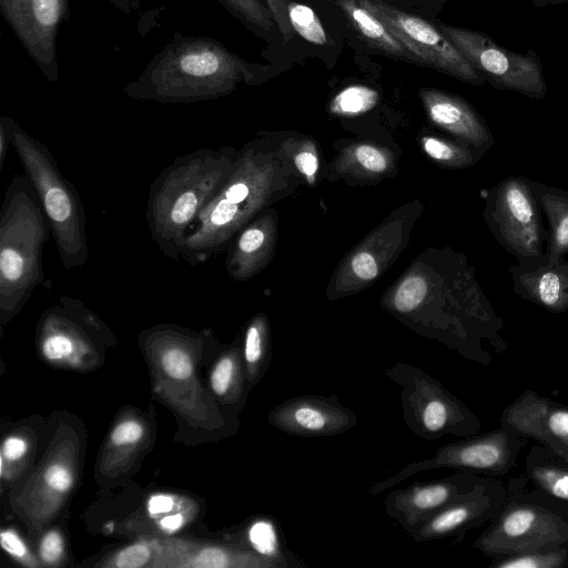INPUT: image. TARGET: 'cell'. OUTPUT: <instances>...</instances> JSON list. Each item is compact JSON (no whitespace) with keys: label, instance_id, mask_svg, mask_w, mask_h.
Wrapping results in <instances>:
<instances>
[{"label":"cell","instance_id":"19","mask_svg":"<svg viewBox=\"0 0 568 568\" xmlns=\"http://www.w3.org/2000/svg\"><path fill=\"white\" fill-rule=\"evenodd\" d=\"M480 488L475 486L469 493L428 518L409 536L416 542H425L456 535L473 526L488 507Z\"/></svg>","mask_w":568,"mask_h":568},{"label":"cell","instance_id":"28","mask_svg":"<svg viewBox=\"0 0 568 568\" xmlns=\"http://www.w3.org/2000/svg\"><path fill=\"white\" fill-rule=\"evenodd\" d=\"M427 292L426 280L419 275H410L397 286L392 297V306L398 313H410L424 302Z\"/></svg>","mask_w":568,"mask_h":568},{"label":"cell","instance_id":"40","mask_svg":"<svg viewBox=\"0 0 568 568\" xmlns=\"http://www.w3.org/2000/svg\"><path fill=\"white\" fill-rule=\"evenodd\" d=\"M197 566L202 567H225L230 566L227 554L220 548L204 549L197 557Z\"/></svg>","mask_w":568,"mask_h":568},{"label":"cell","instance_id":"22","mask_svg":"<svg viewBox=\"0 0 568 568\" xmlns=\"http://www.w3.org/2000/svg\"><path fill=\"white\" fill-rule=\"evenodd\" d=\"M246 538L252 550L272 562L275 568L304 567L285 547L280 527L272 518L260 517L253 520L247 528Z\"/></svg>","mask_w":568,"mask_h":568},{"label":"cell","instance_id":"33","mask_svg":"<svg viewBox=\"0 0 568 568\" xmlns=\"http://www.w3.org/2000/svg\"><path fill=\"white\" fill-rule=\"evenodd\" d=\"M355 162L366 172L379 174L388 168V159L384 151L371 145L359 144L353 151Z\"/></svg>","mask_w":568,"mask_h":568},{"label":"cell","instance_id":"35","mask_svg":"<svg viewBox=\"0 0 568 568\" xmlns=\"http://www.w3.org/2000/svg\"><path fill=\"white\" fill-rule=\"evenodd\" d=\"M351 268L363 281H372L378 274V265L375 257L366 251H359L353 255Z\"/></svg>","mask_w":568,"mask_h":568},{"label":"cell","instance_id":"12","mask_svg":"<svg viewBox=\"0 0 568 568\" xmlns=\"http://www.w3.org/2000/svg\"><path fill=\"white\" fill-rule=\"evenodd\" d=\"M508 444L507 434L504 432H495L481 437L450 443L439 447L433 457L410 463L390 477L375 483L368 493L371 496H376L413 475L430 469L501 470L510 458Z\"/></svg>","mask_w":568,"mask_h":568},{"label":"cell","instance_id":"16","mask_svg":"<svg viewBox=\"0 0 568 568\" xmlns=\"http://www.w3.org/2000/svg\"><path fill=\"white\" fill-rule=\"evenodd\" d=\"M429 120L438 128L484 154L495 138L480 114L464 99L433 88L419 90Z\"/></svg>","mask_w":568,"mask_h":568},{"label":"cell","instance_id":"21","mask_svg":"<svg viewBox=\"0 0 568 568\" xmlns=\"http://www.w3.org/2000/svg\"><path fill=\"white\" fill-rule=\"evenodd\" d=\"M351 26L374 48L384 54L419 64L418 60L387 29L385 23L357 0H337Z\"/></svg>","mask_w":568,"mask_h":568},{"label":"cell","instance_id":"46","mask_svg":"<svg viewBox=\"0 0 568 568\" xmlns=\"http://www.w3.org/2000/svg\"><path fill=\"white\" fill-rule=\"evenodd\" d=\"M11 144L9 134L2 123H0V172L6 162V158L9 151V145Z\"/></svg>","mask_w":568,"mask_h":568},{"label":"cell","instance_id":"23","mask_svg":"<svg viewBox=\"0 0 568 568\" xmlns=\"http://www.w3.org/2000/svg\"><path fill=\"white\" fill-rule=\"evenodd\" d=\"M273 20L285 19L291 28L305 41L323 45L327 34L315 11L303 3L290 0H265Z\"/></svg>","mask_w":568,"mask_h":568},{"label":"cell","instance_id":"1","mask_svg":"<svg viewBox=\"0 0 568 568\" xmlns=\"http://www.w3.org/2000/svg\"><path fill=\"white\" fill-rule=\"evenodd\" d=\"M260 74L258 65L216 39L175 32L123 93L140 101L189 104L225 97L240 84L256 83Z\"/></svg>","mask_w":568,"mask_h":568},{"label":"cell","instance_id":"38","mask_svg":"<svg viewBox=\"0 0 568 568\" xmlns=\"http://www.w3.org/2000/svg\"><path fill=\"white\" fill-rule=\"evenodd\" d=\"M0 540L1 547L12 557L27 562L31 560L27 546L13 530H2Z\"/></svg>","mask_w":568,"mask_h":568},{"label":"cell","instance_id":"9","mask_svg":"<svg viewBox=\"0 0 568 568\" xmlns=\"http://www.w3.org/2000/svg\"><path fill=\"white\" fill-rule=\"evenodd\" d=\"M357 1L385 23L420 65L445 72L465 82H485L453 42L428 21L382 0Z\"/></svg>","mask_w":568,"mask_h":568},{"label":"cell","instance_id":"39","mask_svg":"<svg viewBox=\"0 0 568 568\" xmlns=\"http://www.w3.org/2000/svg\"><path fill=\"white\" fill-rule=\"evenodd\" d=\"M63 552V540L59 532H48L40 544L41 559L47 564L58 561Z\"/></svg>","mask_w":568,"mask_h":568},{"label":"cell","instance_id":"7","mask_svg":"<svg viewBox=\"0 0 568 568\" xmlns=\"http://www.w3.org/2000/svg\"><path fill=\"white\" fill-rule=\"evenodd\" d=\"M385 375L400 387L403 419L415 435L434 440L448 434H469L474 429L465 406L425 371L397 362Z\"/></svg>","mask_w":568,"mask_h":568},{"label":"cell","instance_id":"13","mask_svg":"<svg viewBox=\"0 0 568 568\" xmlns=\"http://www.w3.org/2000/svg\"><path fill=\"white\" fill-rule=\"evenodd\" d=\"M268 422L288 435L328 437L348 432L358 419L336 396L303 395L275 406Z\"/></svg>","mask_w":568,"mask_h":568},{"label":"cell","instance_id":"11","mask_svg":"<svg viewBox=\"0 0 568 568\" xmlns=\"http://www.w3.org/2000/svg\"><path fill=\"white\" fill-rule=\"evenodd\" d=\"M568 540V524L548 509L529 504L509 506L475 547L509 556L556 547Z\"/></svg>","mask_w":568,"mask_h":568},{"label":"cell","instance_id":"25","mask_svg":"<svg viewBox=\"0 0 568 568\" xmlns=\"http://www.w3.org/2000/svg\"><path fill=\"white\" fill-rule=\"evenodd\" d=\"M425 153L447 168H468L475 165L484 155L479 150L464 143L453 142L435 136H425L422 140Z\"/></svg>","mask_w":568,"mask_h":568},{"label":"cell","instance_id":"18","mask_svg":"<svg viewBox=\"0 0 568 568\" xmlns=\"http://www.w3.org/2000/svg\"><path fill=\"white\" fill-rule=\"evenodd\" d=\"M274 242V224L270 216L260 217L242 229L230 246L226 270L235 281H245L267 263Z\"/></svg>","mask_w":568,"mask_h":568},{"label":"cell","instance_id":"24","mask_svg":"<svg viewBox=\"0 0 568 568\" xmlns=\"http://www.w3.org/2000/svg\"><path fill=\"white\" fill-rule=\"evenodd\" d=\"M268 326L265 316L260 314L247 325L244 335L243 358L251 383L256 382L264 374L268 365Z\"/></svg>","mask_w":568,"mask_h":568},{"label":"cell","instance_id":"3","mask_svg":"<svg viewBox=\"0 0 568 568\" xmlns=\"http://www.w3.org/2000/svg\"><path fill=\"white\" fill-rule=\"evenodd\" d=\"M258 146L250 143L239 152L233 169L190 227L181 254L187 265L206 263L226 248L271 199L275 166Z\"/></svg>","mask_w":568,"mask_h":568},{"label":"cell","instance_id":"2","mask_svg":"<svg viewBox=\"0 0 568 568\" xmlns=\"http://www.w3.org/2000/svg\"><path fill=\"white\" fill-rule=\"evenodd\" d=\"M239 152L230 146L204 148L163 168L150 185L146 224L161 253L180 261L193 222L233 169Z\"/></svg>","mask_w":568,"mask_h":568},{"label":"cell","instance_id":"6","mask_svg":"<svg viewBox=\"0 0 568 568\" xmlns=\"http://www.w3.org/2000/svg\"><path fill=\"white\" fill-rule=\"evenodd\" d=\"M484 219L494 239L518 262L541 257L547 230L541 211L525 176H508L487 191Z\"/></svg>","mask_w":568,"mask_h":568},{"label":"cell","instance_id":"15","mask_svg":"<svg viewBox=\"0 0 568 568\" xmlns=\"http://www.w3.org/2000/svg\"><path fill=\"white\" fill-rule=\"evenodd\" d=\"M506 424L535 438L568 463V408L528 392L505 413Z\"/></svg>","mask_w":568,"mask_h":568},{"label":"cell","instance_id":"8","mask_svg":"<svg viewBox=\"0 0 568 568\" xmlns=\"http://www.w3.org/2000/svg\"><path fill=\"white\" fill-rule=\"evenodd\" d=\"M438 29L465 59L498 89L542 99L547 92L542 68L535 54H520L495 43L488 36L466 28L439 24Z\"/></svg>","mask_w":568,"mask_h":568},{"label":"cell","instance_id":"36","mask_svg":"<svg viewBox=\"0 0 568 568\" xmlns=\"http://www.w3.org/2000/svg\"><path fill=\"white\" fill-rule=\"evenodd\" d=\"M44 480L52 490L58 493L68 491L73 483L69 469L59 464L52 465L47 469Z\"/></svg>","mask_w":568,"mask_h":568},{"label":"cell","instance_id":"42","mask_svg":"<svg viewBox=\"0 0 568 568\" xmlns=\"http://www.w3.org/2000/svg\"><path fill=\"white\" fill-rule=\"evenodd\" d=\"M27 443L20 437H8L1 449V456L8 460H16L22 457L27 452Z\"/></svg>","mask_w":568,"mask_h":568},{"label":"cell","instance_id":"17","mask_svg":"<svg viewBox=\"0 0 568 568\" xmlns=\"http://www.w3.org/2000/svg\"><path fill=\"white\" fill-rule=\"evenodd\" d=\"M513 291L520 298L551 313L568 311V261L547 262L545 254L509 267Z\"/></svg>","mask_w":568,"mask_h":568},{"label":"cell","instance_id":"20","mask_svg":"<svg viewBox=\"0 0 568 568\" xmlns=\"http://www.w3.org/2000/svg\"><path fill=\"white\" fill-rule=\"evenodd\" d=\"M531 187L548 223L545 257L554 264L568 253V191L534 180Z\"/></svg>","mask_w":568,"mask_h":568},{"label":"cell","instance_id":"41","mask_svg":"<svg viewBox=\"0 0 568 568\" xmlns=\"http://www.w3.org/2000/svg\"><path fill=\"white\" fill-rule=\"evenodd\" d=\"M297 170L307 178H313L318 169V160L314 152L304 150L295 155Z\"/></svg>","mask_w":568,"mask_h":568},{"label":"cell","instance_id":"44","mask_svg":"<svg viewBox=\"0 0 568 568\" xmlns=\"http://www.w3.org/2000/svg\"><path fill=\"white\" fill-rule=\"evenodd\" d=\"M183 521L184 519L181 514H174L162 518L160 520V527L166 532H173L183 526Z\"/></svg>","mask_w":568,"mask_h":568},{"label":"cell","instance_id":"34","mask_svg":"<svg viewBox=\"0 0 568 568\" xmlns=\"http://www.w3.org/2000/svg\"><path fill=\"white\" fill-rule=\"evenodd\" d=\"M151 550L142 542H138L122 549L114 560V565L121 568H138L144 566L150 559Z\"/></svg>","mask_w":568,"mask_h":568},{"label":"cell","instance_id":"29","mask_svg":"<svg viewBox=\"0 0 568 568\" xmlns=\"http://www.w3.org/2000/svg\"><path fill=\"white\" fill-rule=\"evenodd\" d=\"M566 551H530L513 555L495 566L499 568H558L566 561Z\"/></svg>","mask_w":568,"mask_h":568},{"label":"cell","instance_id":"31","mask_svg":"<svg viewBox=\"0 0 568 568\" xmlns=\"http://www.w3.org/2000/svg\"><path fill=\"white\" fill-rule=\"evenodd\" d=\"M161 364L165 374L173 379H186L193 374V363L189 353L176 344L165 348Z\"/></svg>","mask_w":568,"mask_h":568},{"label":"cell","instance_id":"14","mask_svg":"<svg viewBox=\"0 0 568 568\" xmlns=\"http://www.w3.org/2000/svg\"><path fill=\"white\" fill-rule=\"evenodd\" d=\"M476 485L466 474L392 490L384 499L385 511L400 528L412 534L439 510L469 493Z\"/></svg>","mask_w":568,"mask_h":568},{"label":"cell","instance_id":"4","mask_svg":"<svg viewBox=\"0 0 568 568\" xmlns=\"http://www.w3.org/2000/svg\"><path fill=\"white\" fill-rule=\"evenodd\" d=\"M51 231L26 174L10 180L0 211V314L9 321L45 284L43 250Z\"/></svg>","mask_w":568,"mask_h":568},{"label":"cell","instance_id":"27","mask_svg":"<svg viewBox=\"0 0 568 568\" xmlns=\"http://www.w3.org/2000/svg\"><path fill=\"white\" fill-rule=\"evenodd\" d=\"M226 11L257 34H265L273 28V18L260 0H216Z\"/></svg>","mask_w":568,"mask_h":568},{"label":"cell","instance_id":"10","mask_svg":"<svg viewBox=\"0 0 568 568\" xmlns=\"http://www.w3.org/2000/svg\"><path fill=\"white\" fill-rule=\"evenodd\" d=\"M0 13L42 74L58 81L57 38L70 19V0H0Z\"/></svg>","mask_w":568,"mask_h":568},{"label":"cell","instance_id":"47","mask_svg":"<svg viewBox=\"0 0 568 568\" xmlns=\"http://www.w3.org/2000/svg\"><path fill=\"white\" fill-rule=\"evenodd\" d=\"M568 0H534L535 6L558 4Z\"/></svg>","mask_w":568,"mask_h":568},{"label":"cell","instance_id":"32","mask_svg":"<svg viewBox=\"0 0 568 568\" xmlns=\"http://www.w3.org/2000/svg\"><path fill=\"white\" fill-rule=\"evenodd\" d=\"M237 374V361L233 355L220 358L211 374V386L214 393L223 396L229 393L235 383Z\"/></svg>","mask_w":568,"mask_h":568},{"label":"cell","instance_id":"30","mask_svg":"<svg viewBox=\"0 0 568 568\" xmlns=\"http://www.w3.org/2000/svg\"><path fill=\"white\" fill-rule=\"evenodd\" d=\"M530 474L548 494L568 501V469L556 466H536Z\"/></svg>","mask_w":568,"mask_h":568},{"label":"cell","instance_id":"26","mask_svg":"<svg viewBox=\"0 0 568 568\" xmlns=\"http://www.w3.org/2000/svg\"><path fill=\"white\" fill-rule=\"evenodd\" d=\"M378 92L369 87L353 84L341 90L329 104L331 112L343 116H354L367 112L376 105Z\"/></svg>","mask_w":568,"mask_h":568},{"label":"cell","instance_id":"43","mask_svg":"<svg viewBox=\"0 0 568 568\" xmlns=\"http://www.w3.org/2000/svg\"><path fill=\"white\" fill-rule=\"evenodd\" d=\"M173 508V498L169 495L160 494L152 496L148 501V511L152 516L169 513Z\"/></svg>","mask_w":568,"mask_h":568},{"label":"cell","instance_id":"37","mask_svg":"<svg viewBox=\"0 0 568 568\" xmlns=\"http://www.w3.org/2000/svg\"><path fill=\"white\" fill-rule=\"evenodd\" d=\"M142 426L136 422L129 420L118 425L113 429L111 440L114 445L121 446L124 444L136 443L142 438Z\"/></svg>","mask_w":568,"mask_h":568},{"label":"cell","instance_id":"45","mask_svg":"<svg viewBox=\"0 0 568 568\" xmlns=\"http://www.w3.org/2000/svg\"><path fill=\"white\" fill-rule=\"evenodd\" d=\"M115 9L125 14L138 12L141 8V0H106Z\"/></svg>","mask_w":568,"mask_h":568},{"label":"cell","instance_id":"5","mask_svg":"<svg viewBox=\"0 0 568 568\" xmlns=\"http://www.w3.org/2000/svg\"><path fill=\"white\" fill-rule=\"evenodd\" d=\"M24 174L34 186L49 219L62 266L67 271L89 260L87 221L78 190L65 179L48 146L30 135L12 118L0 116Z\"/></svg>","mask_w":568,"mask_h":568}]
</instances>
